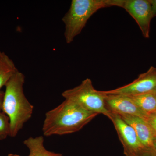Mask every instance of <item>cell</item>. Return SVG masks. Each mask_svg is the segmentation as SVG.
<instances>
[{"label":"cell","mask_w":156,"mask_h":156,"mask_svg":"<svg viewBox=\"0 0 156 156\" xmlns=\"http://www.w3.org/2000/svg\"><path fill=\"white\" fill-rule=\"evenodd\" d=\"M98 115L65 99L46 113L42 128L43 134L47 136L72 134L80 131Z\"/></svg>","instance_id":"cell-1"},{"label":"cell","mask_w":156,"mask_h":156,"mask_svg":"<svg viewBox=\"0 0 156 156\" xmlns=\"http://www.w3.org/2000/svg\"><path fill=\"white\" fill-rule=\"evenodd\" d=\"M25 76L18 71L6 84L2 110L10 119V135L15 137L31 118L34 106L23 92Z\"/></svg>","instance_id":"cell-2"},{"label":"cell","mask_w":156,"mask_h":156,"mask_svg":"<svg viewBox=\"0 0 156 156\" xmlns=\"http://www.w3.org/2000/svg\"><path fill=\"white\" fill-rule=\"evenodd\" d=\"M125 0H72L68 11L62 17L64 37L70 44L85 27L89 18L99 9L116 6L122 8Z\"/></svg>","instance_id":"cell-3"},{"label":"cell","mask_w":156,"mask_h":156,"mask_svg":"<svg viewBox=\"0 0 156 156\" xmlns=\"http://www.w3.org/2000/svg\"><path fill=\"white\" fill-rule=\"evenodd\" d=\"M62 95L65 99L75 102L88 111L103 114L108 118L110 114L105 106L104 95L94 88L89 78L79 86L64 91Z\"/></svg>","instance_id":"cell-4"},{"label":"cell","mask_w":156,"mask_h":156,"mask_svg":"<svg viewBox=\"0 0 156 156\" xmlns=\"http://www.w3.org/2000/svg\"><path fill=\"white\" fill-rule=\"evenodd\" d=\"M108 118L114 126L126 156H136L145 148L140 141L134 128L119 115L110 112Z\"/></svg>","instance_id":"cell-5"},{"label":"cell","mask_w":156,"mask_h":156,"mask_svg":"<svg viewBox=\"0 0 156 156\" xmlns=\"http://www.w3.org/2000/svg\"><path fill=\"white\" fill-rule=\"evenodd\" d=\"M156 90V68L151 66L146 72L141 74L128 85L117 89L101 91L106 95L132 96L141 95Z\"/></svg>","instance_id":"cell-6"},{"label":"cell","mask_w":156,"mask_h":156,"mask_svg":"<svg viewBox=\"0 0 156 156\" xmlns=\"http://www.w3.org/2000/svg\"><path fill=\"white\" fill-rule=\"evenodd\" d=\"M122 8L134 18L139 26L143 37H150L152 14L149 0H125Z\"/></svg>","instance_id":"cell-7"},{"label":"cell","mask_w":156,"mask_h":156,"mask_svg":"<svg viewBox=\"0 0 156 156\" xmlns=\"http://www.w3.org/2000/svg\"><path fill=\"white\" fill-rule=\"evenodd\" d=\"M103 94L105 106L110 112L119 115H130L147 119L149 115L140 108L129 96Z\"/></svg>","instance_id":"cell-8"},{"label":"cell","mask_w":156,"mask_h":156,"mask_svg":"<svg viewBox=\"0 0 156 156\" xmlns=\"http://www.w3.org/2000/svg\"><path fill=\"white\" fill-rule=\"evenodd\" d=\"M119 115L126 123L134 128L140 141L144 147L154 148L153 140L155 135L146 120L130 115Z\"/></svg>","instance_id":"cell-9"},{"label":"cell","mask_w":156,"mask_h":156,"mask_svg":"<svg viewBox=\"0 0 156 156\" xmlns=\"http://www.w3.org/2000/svg\"><path fill=\"white\" fill-rule=\"evenodd\" d=\"M18 71L14 61L0 51V90Z\"/></svg>","instance_id":"cell-10"},{"label":"cell","mask_w":156,"mask_h":156,"mask_svg":"<svg viewBox=\"0 0 156 156\" xmlns=\"http://www.w3.org/2000/svg\"><path fill=\"white\" fill-rule=\"evenodd\" d=\"M44 138L40 136H30L23 141V144L29 150L28 156H61V154L48 151L44 146Z\"/></svg>","instance_id":"cell-11"},{"label":"cell","mask_w":156,"mask_h":156,"mask_svg":"<svg viewBox=\"0 0 156 156\" xmlns=\"http://www.w3.org/2000/svg\"><path fill=\"white\" fill-rule=\"evenodd\" d=\"M129 97L140 108L147 114L156 113V90Z\"/></svg>","instance_id":"cell-12"},{"label":"cell","mask_w":156,"mask_h":156,"mask_svg":"<svg viewBox=\"0 0 156 156\" xmlns=\"http://www.w3.org/2000/svg\"><path fill=\"white\" fill-rule=\"evenodd\" d=\"M10 135V119L4 112H0V140Z\"/></svg>","instance_id":"cell-13"},{"label":"cell","mask_w":156,"mask_h":156,"mask_svg":"<svg viewBox=\"0 0 156 156\" xmlns=\"http://www.w3.org/2000/svg\"><path fill=\"white\" fill-rule=\"evenodd\" d=\"M146 120L151 128L155 136H156V113L149 115Z\"/></svg>","instance_id":"cell-14"},{"label":"cell","mask_w":156,"mask_h":156,"mask_svg":"<svg viewBox=\"0 0 156 156\" xmlns=\"http://www.w3.org/2000/svg\"><path fill=\"white\" fill-rule=\"evenodd\" d=\"M136 156H156V151L154 149H144Z\"/></svg>","instance_id":"cell-15"},{"label":"cell","mask_w":156,"mask_h":156,"mask_svg":"<svg viewBox=\"0 0 156 156\" xmlns=\"http://www.w3.org/2000/svg\"><path fill=\"white\" fill-rule=\"evenodd\" d=\"M150 3L153 17L156 16V0H149Z\"/></svg>","instance_id":"cell-16"},{"label":"cell","mask_w":156,"mask_h":156,"mask_svg":"<svg viewBox=\"0 0 156 156\" xmlns=\"http://www.w3.org/2000/svg\"><path fill=\"white\" fill-rule=\"evenodd\" d=\"M5 92L0 90V112L2 110L3 99H4Z\"/></svg>","instance_id":"cell-17"},{"label":"cell","mask_w":156,"mask_h":156,"mask_svg":"<svg viewBox=\"0 0 156 156\" xmlns=\"http://www.w3.org/2000/svg\"><path fill=\"white\" fill-rule=\"evenodd\" d=\"M154 148L156 151V136H154L153 140Z\"/></svg>","instance_id":"cell-18"},{"label":"cell","mask_w":156,"mask_h":156,"mask_svg":"<svg viewBox=\"0 0 156 156\" xmlns=\"http://www.w3.org/2000/svg\"><path fill=\"white\" fill-rule=\"evenodd\" d=\"M8 156H20V155H18L17 154H9Z\"/></svg>","instance_id":"cell-19"},{"label":"cell","mask_w":156,"mask_h":156,"mask_svg":"<svg viewBox=\"0 0 156 156\" xmlns=\"http://www.w3.org/2000/svg\"><path fill=\"white\" fill-rule=\"evenodd\" d=\"M61 156H62V155Z\"/></svg>","instance_id":"cell-20"}]
</instances>
